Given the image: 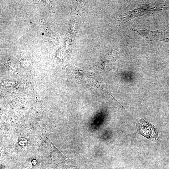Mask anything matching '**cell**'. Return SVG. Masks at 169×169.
<instances>
[{
  "label": "cell",
  "instance_id": "1",
  "mask_svg": "<svg viewBox=\"0 0 169 169\" xmlns=\"http://www.w3.org/2000/svg\"><path fill=\"white\" fill-rule=\"evenodd\" d=\"M136 123L138 133L153 141L158 139L157 129L153 125L139 118L136 119Z\"/></svg>",
  "mask_w": 169,
  "mask_h": 169
},
{
  "label": "cell",
  "instance_id": "2",
  "mask_svg": "<svg viewBox=\"0 0 169 169\" xmlns=\"http://www.w3.org/2000/svg\"><path fill=\"white\" fill-rule=\"evenodd\" d=\"M42 35H43L44 34V33H42Z\"/></svg>",
  "mask_w": 169,
  "mask_h": 169
}]
</instances>
